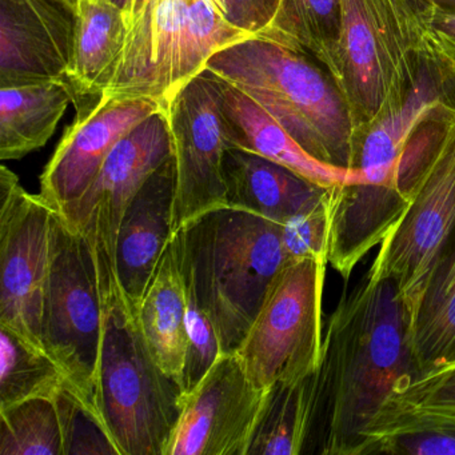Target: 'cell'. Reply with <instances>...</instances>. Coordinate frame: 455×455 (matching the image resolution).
Returning <instances> with one entry per match:
<instances>
[{"instance_id": "cell-37", "label": "cell", "mask_w": 455, "mask_h": 455, "mask_svg": "<svg viewBox=\"0 0 455 455\" xmlns=\"http://www.w3.org/2000/svg\"><path fill=\"white\" fill-rule=\"evenodd\" d=\"M114 4H118L119 7H122V9H124V7L127 6V4H129L130 0H113Z\"/></svg>"}, {"instance_id": "cell-28", "label": "cell", "mask_w": 455, "mask_h": 455, "mask_svg": "<svg viewBox=\"0 0 455 455\" xmlns=\"http://www.w3.org/2000/svg\"><path fill=\"white\" fill-rule=\"evenodd\" d=\"M0 455H66L55 398L26 399L0 407Z\"/></svg>"}, {"instance_id": "cell-18", "label": "cell", "mask_w": 455, "mask_h": 455, "mask_svg": "<svg viewBox=\"0 0 455 455\" xmlns=\"http://www.w3.org/2000/svg\"><path fill=\"white\" fill-rule=\"evenodd\" d=\"M126 31L124 10L113 0H79L65 76L78 114L94 108L113 81Z\"/></svg>"}, {"instance_id": "cell-11", "label": "cell", "mask_w": 455, "mask_h": 455, "mask_svg": "<svg viewBox=\"0 0 455 455\" xmlns=\"http://www.w3.org/2000/svg\"><path fill=\"white\" fill-rule=\"evenodd\" d=\"M55 210L0 169V326L44 350L42 308Z\"/></svg>"}, {"instance_id": "cell-15", "label": "cell", "mask_w": 455, "mask_h": 455, "mask_svg": "<svg viewBox=\"0 0 455 455\" xmlns=\"http://www.w3.org/2000/svg\"><path fill=\"white\" fill-rule=\"evenodd\" d=\"M174 202L172 156L146 180L127 207L119 228L116 276L135 314L174 235Z\"/></svg>"}, {"instance_id": "cell-29", "label": "cell", "mask_w": 455, "mask_h": 455, "mask_svg": "<svg viewBox=\"0 0 455 455\" xmlns=\"http://www.w3.org/2000/svg\"><path fill=\"white\" fill-rule=\"evenodd\" d=\"M331 188L321 198L281 223L282 246L287 259L314 258L329 263Z\"/></svg>"}, {"instance_id": "cell-33", "label": "cell", "mask_w": 455, "mask_h": 455, "mask_svg": "<svg viewBox=\"0 0 455 455\" xmlns=\"http://www.w3.org/2000/svg\"><path fill=\"white\" fill-rule=\"evenodd\" d=\"M425 23L426 63L455 82V12L419 0Z\"/></svg>"}, {"instance_id": "cell-10", "label": "cell", "mask_w": 455, "mask_h": 455, "mask_svg": "<svg viewBox=\"0 0 455 455\" xmlns=\"http://www.w3.org/2000/svg\"><path fill=\"white\" fill-rule=\"evenodd\" d=\"M172 158L169 122L159 111L116 143L86 193L60 212L92 249L103 300L121 290L116 243L124 212L146 180Z\"/></svg>"}, {"instance_id": "cell-4", "label": "cell", "mask_w": 455, "mask_h": 455, "mask_svg": "<svg viewBox=\"0 0 455 455\" xmlns=\"http://www.w3.org/2000/svg\"><path fill=\"white\" fill-rule=\"evenodd\" d=\"M124 10V50L100 100H151L164 111L212 55L254 38L228 20L220 0H130Z\"/></svg>"}, {"instance_id": "cell-6", "label": "cell", "mask_w": 455, "mask_h": 455, "mask_svg": "<svg viewBox=\"0 0 455 455\" xmlns=\"http://www.w3.org/2000/svg\"><path fill=\"white\" fill-rule=\"evenodd\" d=\"M100 407L119 455H164L183 406L180 383L154 358L122 290L103 300Z\"/></svg>"}, {"instance_id": "cell-8", "label": "cell", "mask_w": 455, "mask_h": 455, "mask_svg": "<svg viewBox=\"0 0 455 455\" xmlns=\"http://www.w3.org/2000/svg\"><path fill=\"white\" fill-rule=\"evenodd\" d=\"M327 265L314 258L289 260L271 282L246 337L234 353L257 387L302 379L318 369Z\"/></svg>"}, {"instance_id": "cell-25", "label": "cell", "mask_w": 455, "mask_h": 455, "mask_svg": "<svg viewBox=\"0 0 455 455\" xmlns=\"http://www.w3.org/2000/svg\"><path fill=\"white\" fill-rule=\"evenodd\" d=\"M371 454L455 455V411L386 404L359 451Z\"/></svg>"}, {"instance_id": "cell-7", "label": "cell", "mask_w": 455, "mask_h": 455, "mask_svg": "<svg viewBox=\"0 0 455 455\" xmlns=\"http://www.w3.org/2000/svg\"><path fill=\"white\" fill-rule=\"evenodd\" d=\"M103 323L105 305L92 249L86 238L55 212L42 308V345L65 371L71 391L100 419Z\"/></svg>"}, {"instance_id": "cell-13", "label": "cell", "mask_w": 455, "mask_h": 455, "mask_svg": "<svg viewBox=\"0 0 455 455\" xmlns=\"http://www.w3.org/2000/svg\"><path fill=\"white\" fill-rule=\"evenodd\" d=\"M266 393L250 380L235 354H222L183 396L164 455H247Z\"/></svg>"}, {"instance_id": "cell-2", "label": "cell", "mask_w": 455, "mask_h": 455, "mask_svg": "<svg viewBox=\"0 0 455 455\" xmlns=\"http://www.w3.org/2000/svg\"><path fill=\"white\" fill-rule=\"evenodd\" d=\"M174 236L185 283L212 318L222 353H235L271 282L289 262L281 223L226 204Z\"/></svg>"}, {"instance_id": "cell-9", "label": "cell", "mask_w": 455, "mask_h": 455, "mask_svg": "<svg viewBox=\"0 0 455 455\" xmlns=\"http://www.w3.org/2000/svg\"><path fill=\"white\" fill-rule=\"evenodd\" d=\"M455 236V98L441 108L438 138L411 204L369 268L399 290L411 314L436 260Z\"/></svg>"}, {"instance_id": "cell-31", "label": "cell", "mask_w": 455, "mask_h": 455, "mask_svg": "<svg viewBox=\"0 0 455 455\" xmlns=\"http://www.w3.org/2000/svg\"><path fill=\"white\" fill-rule=\"evenodd\" d=\"M55 401L62 419L66 455H119L102 419L71 391L70 386H66Z\"/></svg>"}, {"instance_id": "cell-35", "label": "cell", "mask_w": 455, "mask_h": 455, "mask_svg": "<svg viewBox=\"0 0 455 455\" xmlns=\"http://www.w3.org/2000/svg\"><path fill=\"white\" fill-rule=\"evenodd\" d=\"M220 4L235 28L259 38L275 14L278 0H220Z\"/></svg>"}, {"instance_id": "cell-1", "label": "cell", "mask_w": 455, "mask_h": 455, "mask_svg": "<svg viewBox=\"0 0 455 455\" xmlns=\"http://www.w3.org/2000/svg\"><path fill=\"white\" fill-rule=\"evenodd\" d=\"M409 327L406 305L388 279L369 270L342 295L323 337L306 452L359 455L377 415L418 378Z\"/></svg>"}, {"instance_id": "cell-36", "label": "cell", "mask_w": 455, "mask_h": 455, "mask_svg": "<svg viewBox=\"0 0 455 455\" xmlns=\"http://www.w3.org/2000/svg\"><path fill=\"white\" fill-rule=\"evenodd\" d=\"M425 2L434 4V6L442 7V9L455 12V0H425Z\"/></svg>"}, {"instance_id": "cell-16", "label": "cell", "mask_w": 455, "mask_h": 455, "mask_svg": "<svg viewBox=\"0 0 455 455\" xmlns=\"http://www.w3.org/2000/svg\"><path fill=\"white\" fill-rule=\"evenodd\" d=\"M454 82L425 63L419 79L398 108L380 116L359 138L351 169L361 174V185L383 186L406 196L398 183V167L412 135L426 119L452 98Z\"/></svg>"}, {"instance_id": "cell-34", "label": "cell", "mask_w": 455, "mask_h": 455, "mask_svg": "<svg viewBox=\"0 0 455 455\" xmlns=\"http://www.w3.org/2000/svg\"><path fill=\"white\" fill-rule=\"evenodd\" d=\"M46 26L66 62L73 54L79 0H23Z\"/></svg>"}, {"instance_id": "cell-22", "label": "cell", "mask_w": 455, "mask_h": 455, "mask_svg": "<svg viewBox=\"0 0 455 455\" xmlns=\"http://www.w3.org/2000/svg\"><path fill=\"white\" fill-rule=\"evenodd\" d=\"M66 70L68 62L38 15L23 0H0V87L65 81Z\"/></svg>"}, {"instance_id": "cell-14", "label": "cell", "mask_w": 455, "mask_h": 455, "mask_svg": "<svg viewBox=\"0 0 455 455\" xmlns=\"http://www.w3.org/2000/svg\"><path fill=\"white\" fill-rule=\"evenodd\" d=\"M159 111L156 100H113L78 114L42 174V198L65 212L92 185L116 143Z\"/></svg>"}, {"instance_id": "cell-26", "label": "cell", "mask_w": 455, "mask_h": 455, "mask_svg": "<svg viewBox=\"0 0 455 455\" xmlns=\"http://www.w3.org/2000/svg\"><path fill=\"white\" fill-rule=\"evenodd\" d=\"M315 372L270 386L247 455L305 454L313 423Z\"/></svg>"}, {"instance_id": "cell-12", "label": "cell", "mask_w": 455, "mask_h": 455, "mask_svg": "<svg viewBox=\"0 0 455 455\" xmlns=\"http://www.w3.org/2000/svg\"><path fill=\"white\" fill-rule=\"evenodd\" d=\"M172 140L175 202L172 231L226 206L223 158L230 146L223 116V82L202 71L164 110Z\"/></svg>"}, {"instance_id": "cell-23", "label": "cell", "mask_w": 455, "mask_h": 455, "mask_svg": "<svg viewBox=\"0 0 455 455\" xmlns=\"http://www.w3.org/2000/svg\"><path fill=\"white\" fill-rule=\"evenodd\" d=\"M409 329L418 377L455 361V236L428 274Z\"/></svg>"}, {"instance_id": "cell-20", "label": "cell", "mask_w": 455, "mask_h": 455, "mask_svg": "<svg viewBox=\"0 0 455 455\" xmlns=\"http://www.w3.org/2000/svg\"><path fill=\"white\" fill-rule=\"evenodd\" d=\"M188 299L177 239L172 235L137 310L138 324L159 366L180 385L188 348Z\"/></svg>"}, {"instance_id": "cell-27", "label": "cell", "mask_w": 455, "mask_h": 455, "mask_svg": "<svg viewBox=\"0 0 455 455\" xmlns=\"http://www.w3.org/2000/svg\"><path fill=\"white\" fill-rule=\"evenodd\" d=\"M0 407L26 399L55 398L68 386L65 371L42 348L0 326Z\"/></svg>"}, {"instance_id": "cell-32", "label": "cell", "mask_w": 455, "mask_h": 455, "mask_svg": "<svg viewBox=\"0 0 455 455\" xmlns=\"http://www.w3.org/2000/svg\"><path fill=\"white\" fill-rule=\"evenodd\" d=\"M388 403L412 409L455 411V361L399 388Z\"/></svg>"}, {"instance_id": "cell-24", "label": "cell", "mask_w": 455, "mask_h": 455, "mask_svg": "<svg viewBox=\"0 0 455 455\" xmlns=\"http://www.w3.org/2000/svg\"><path fill=\"white\" fill-rule=\"evenodd\" d=\"M342 33L340 0H278L260 39L310 57L337 78Z\"/></svg>"}, {"instance_id": "cell-17", "label": "cell", "mask_w": 455, "mask_h": 455, "mask_svg": "<svg viewBox=\"0 0 455 455\" xmlns=\"http://www.w3.org/2000/svg\"><path fill=\"white\" fill-rule=\"evenodd\" d=\"M222 82L223 116L230 148L257 154L324 188L362 183L356 170L331 166L311 156L249 95Z\"/></svg>"}, {"instance_id": "cell-3", "label": "cell", "mask_w": 455, "mask_h": 455, "mask_svg": "<svg viewBox=\"0 0 455 455\" xmlns=\"http://www.w3.org/2000/svg\"><path fill=\"white\" fill-rule=\"evenodd\" d=\"M207 70L249 95L311 156L351 169L358 132L334 79L310 57L260 38L220 50Z\"/></svg>"}, {"instance_id": "cell-30", "label": "cell", "mask_w": 455, "mask_h": 455, "mask_svg": "<svg viewBox=\"0 0 455 455\" xmlns=\"http://www.w3.org/2000/svg\"><path fill=\"white\" fill-rule=\"evenodd\" d=\"M186 299H188V348L183 363L180 387L183 396L191 393L202 378L214 366L222 355L220 337L209 314L199 305L193 290L185 283Z\"/></svg>"}, {"instance_id": "cell-19", "label": "cell", "mask_w": 455, "mask_h": 455, "mask_svg": "<svg viewBox=\"0 0 455 455\" xmlns=\"http://www.w3.org/2000/svg\"><path fill=\"white\" fill-rule=\"evenodd\" d=\"M228 206L283 223L327 188L257 154L228 148L223 158Z\"/></svg>"}, {"instance_id": "cell-21", "label": "cell", "mask_w": 455, "mask_h": 455, "mask_svg": "<svg viewBox=\"0 0 455 455\" xmlns=\"http://www.w3.org/2000/svg\"><path fill=\"white\" fill-rule=\"evenodd\" d=\"M71 102L65 81L0 87V159L15 161L44 148Z\"/></svg>"}, {"instance_id": "cell-5", "label": "cell", "mask_w": 455, "mask_h": 455, "mask_svg": "<svg viewBox=\"0 0 455 455\" xmlns=\"http://www.w3.org/2000/svg\"><path fill=\"white\" fill-rule=\"evenodd\" d=\"M342 33L335 78L347 100L358 140L398 108L426 63L419 0H340Z\"/></svg>"}]
</instances>
